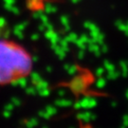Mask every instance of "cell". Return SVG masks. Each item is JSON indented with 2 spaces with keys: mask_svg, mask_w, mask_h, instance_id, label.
Here are the masks:
<instances>
[{
  "mask_svg": "<svg viewBox=\"0 0 128 128\" xmlns=\"http://www.w3.org/2000/svg\"><path fill=\"white\" fill-rule=\"evenodd\" d=\"M34 70V58L23 44L0 38V88L27 80Z\"/></svg>",
  "mask_w": 128,
  "mask_h": 128,
  "instance_id": "6da1fadb",
  "label": "cell"
}]
</instances>
